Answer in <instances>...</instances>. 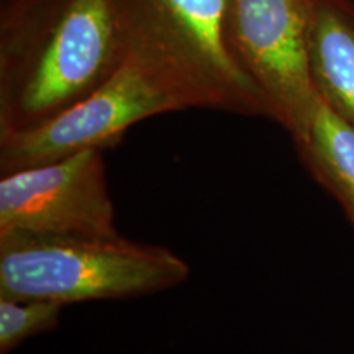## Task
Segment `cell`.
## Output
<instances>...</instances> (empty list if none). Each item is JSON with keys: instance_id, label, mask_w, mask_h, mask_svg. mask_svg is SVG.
Listing matches in <instances>:
<instances>
[{"instance_id": "obj_1", "label": "cell", "mask_w": 354, "mask_h": 354, "mask_svg": "<svg viewBox=\"0 0 354 354\" xmlns=\"http://www.w3.org/2000/svg\"><path fill=\"white\" fill-rule=\"evenodd\" d=\"M127 57L117 0H2L0 135L56 117Z\"/></svg>"}, {"instance_id": "obj_2", "label": "cell", "mask_w": 354, "mask_h": 354, "mask_svg": "<svg viewBox=\"0 0 354 354\" xmlns=\"http://www.w3.org/2000/svg\"><path fill=\"white\" fill-rule=\"evenodd\" d=\"M128 57L185 109L269 118L225 37L227 0H117Z\"/></svg>"}, {"instance_id": "obj_3", "label": "cell", "mask_w": 354, "mask_h": 354, "mask_svg": "<svg viewBox=\"0 0 354 354\" xmlns=\"http://www.w3.org/2000/svg\"><path fill=\"white\" fill-rule=\"evenodd\" d=\"M190 266L161 245L117 236L0 234V295L64 307L136 299L184 284Z\"/></svg>"}, {"instance_id": "obj_4", "label": "cell", "mask_w": 354, "mask_h": 354, "mask_svg": "<svg viewBox=\"0 0 354 354\" xmlns=\"http://www.w3.org/2000/svg\"><path fill=\"white\" fill-rule=\"evenodd\" d=\"M225 37L269 118L300 138L322 100L308 59V0H227Z\"/></svg>"}, {"instance_id": "obj_5", "label": "cell", "mask_w": 354, "mask_h": 354, "mask_svg": "<svg viewBox=\"0 0 354 354\" xmlns=\"http://www.w3.org/2000/svg\"><path fill=\"white\" fill-rule=\"evenodd\" d=\"M183 110L143 66L127 57L122 68L48 122L0 135V174L86 149L117 146L133 125L154 115Z\"/></svg>"}, {"instance_id": "obj_6", "label": "cell", "mask_w": 354, "mask_h": 354, "mask_svg": "<svg viewBox=\"0 0 354 354\" xmlns=\"http://www.w3.org/2000/svg\"><path fill=\"white\" fill-rule=\"evenodd\" d=\"M117 236L104 151L86 149L0 176V234Z\"/></svg>"}, {"instance_id": "obj_7", "label": "cell", "mask_w": 354, "mask_h": 354, "mask_svg": "<svg viewBox=\"0 0 354 354\" xmlns=\"http://www.w3.org/2000/svg\"><path fill=\"white\" fill-rule=\"evenodd\" d=\"M308 59L320 99L354 127L353 0H308Z\"/></svg>"}, {"instance_id": "obj_8", "label": "cell", "mask_w": 354, "mask_h": 354, "mask_svg": "<svg viewBox=\"0 0 354 354\" xmlns=\"http://www.w3.org/2000/svg\"><path fill=\"white\" fill-rule=\"evenodd\" d=\"M292 141L305 169L338 202L354 228V127L320 100L307 131Z\"/></svg>"}, {"instance_id": "obj_9", "label": "cell", "mask_w": 354, "mask_h": 354, "mask_svg": "<svg viewBox=\"0 0 354 354\" xmlns=\"http://www.w3.org/2000/svg\"><path fill=\"white\" fill-rule=\"evenodd\" d=\"M64 305L41 299L0 295V354H10L35 336L55 331Z\"/></svg>"}]
</instances>
